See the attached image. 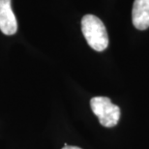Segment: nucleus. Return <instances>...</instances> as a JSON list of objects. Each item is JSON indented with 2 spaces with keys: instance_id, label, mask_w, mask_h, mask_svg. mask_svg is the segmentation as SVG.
Wrapping results in <instances>:
<instances>
[{
  "instance_id": "20e7f679",
  "label": "nucleus",
  "mask_w": 149,
  "mask_h": 149,
  "mask_svg": "<svg viewBox=\"0 0 149 149\" xmlns=\"http://www.w3.org/2000/svg\"><path fill=\"white\" fill-rule=\"evenodd\" d=\"M132 22L139 30L149 27V0H135L132 10Z\"/></svg>"
},
{
  "instance_id": "f257e3e1",
  "label": "nucleus",
  "mask_w": 149,
  "mask_h": 149,
  "mask_svg": "<svg viewBox=\"0 0 149 149\" xmlns=\"http://www.w3.org/2000/svg\"><path fill=\"white\" fill-rule=\"evenodd\" d=\"M81 31L87 44L96 52H103L109 46L107 28L99 17L85 15L81 19Z\"/></svg>"
},
{
  "instance_id": "7ed1b4c3",
  "label": "nucleus",
  "mask_w": 149,
  "mask_h": 149,
  "mask_svg": "<svg viewBox=\"0 0 149 149\" xmlns=\"http://www.w3.org/2000/svg\"><path fill=\"white\" fill-rule=\"evenodd\" d=\"M0 30L5 35H14L17 22L11 6V0H0Z\"/></svg>"
},
{
  "instance_id": "39448f33",
  "label": "nucleus",
  "mask_w": 149,
  "mask_h": 149,
  "mask_svg": "<svg viewBox=\"0 0 149 149\" xmlns=\"http://www.w3.org/2000/svg\"><path fill=\"white\" fill-rule=\"evenodd\" d=\"M62 149H81L77 146H69V145H66V146H64Z\"/></svg>"
},
{
  "instance_id": "f03ea898",
  "label": "nucleus",
  "mask_w": 149,
  "mask_h": 149,
  "mask_svg": "<svg viewBox=\"0 0 149 149\" xmlns=\"http://www.w3.org/2000/svg\"><path fill=\"white\" fill-rule=\"evenodd\" d=\"M90 107L102 126L111 128L117 125L120 118V109L113 105L109 98L102 96L92 98Z\"/></svg>"
}]
</instances>
